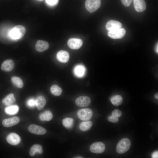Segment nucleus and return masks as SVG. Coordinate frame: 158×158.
Returning a JSON list of instances; mask_svg holds the SVG:
<instances>
[{
	"label": "nucleus",
	"instance_id": "obj_1",
	"mask_svg": "<svg viewBox=\"0 0 158 158\" xmlns=\"http://www.w3.org/2000/svg\"><path fill=\"white\" fill-rule=\"evenodd\" d=\"M25 28L21 25H18L14 27L10 31L9 35L13 40H17L22 38L26 32Z\"/></svg>",
	"mask_w": 158,
	"mask_h": 158
},
{
	"label": "nucleus",
	"instance_id": "obj_2",
	"mask_svg": "<svg viewBox=\"0 0 158 158\" xmlns=\"http://www.w3.org/2000/svg\"><path fill=\"white\" fill-rule=\"evenodd\" d=\"M131 145L130 140L127 138L122 139L118 142L116 146V151L119 154L126 152L129 150Z\"/></svg>",
	"mask_w": 158,
	"mask_h": 158
},
{
	"label": "nucleus",
	"instance_id": "obj_3",
	"mask_svg": "<svg viewBox=\"0 0 158 158\" xmlns=\"http://www.w3.org/2000/svg\"><path fill=\"white\" fill-rule=\"evenodd\" d=\"M101 4V0H86L85 5L87 10L92 13L99 8Z\"/></svg>",
	"mask_w": 158,
	"mask_h": 158
},
{
	"label": "nucleus",
	"instance_id": "obj_4",
	"mask_svg": "<svg viewBox=\"0 0 158 158\" xmlns=\"http://www.w3.org/2000/svg\"><path fill=\"white\" fill-rule=\"evenodd\" d=\"M92 110L88 108L80 109L77 112V116L78 118L83 121H87L90 119L92 117Z\"/></svg>",
	"mask_w": 158,
	"mask_h": 158
},
{
	"label": "nucleus",
	"instance_id": "obj_5",
	"mask_svg": "<svg viewBox=\"0 0 158 158\" xmlns=\"http://www.w3.org/2000/svg\"><path fill=\"white\" fill-rule=\"evenodd\" d=\"M105 149L104 144L100 142H96L93 143L90 146V151L94 153L100 154L103 152Z\"/></svg>",
	"mask_w": 158,
	"mask_h": 158
},
{
	"label": "nucleus",
	"instance_id": "obj_6",
	"mask_svg": "<svg viewBox=\"0 0 158 158\" xmlns=\"http://www.w3.org/2000/svg\"><path fill=\"white\" fill-rule=\"evenodd\" d=\"M126 32L125 30L121 28L109 31L107 33V35L109 37L113 39H120L125 35Z\"/></svg>",
	"mask_w": 158,
	"mask_h": 158
},
{
	"label": "nucleus",
	"instance_id": "obj_7",
	"mask_svg": "<svg viewBox=\"0 0 158 158\" xmlns=\"http://www.w3.org/2000/svg\"><path fill=\"white\" fill-rule=\"evenodd\" d=\"M82 40L79 38H71L67 42L69 47L73 49H77L80 48L83 44Z\"/></svg>",
	"mask_w": 158,
	"mask_h": 158
},
{
	"label": "nucleus",
	"instance_id": "obj_8",
	"mask_svg": "<svg viewBox=\"0 0 158 158\" xmlns=\"http://www.w3.org/2000/svg\"><path fill=\"white\" fill-rule=\"evenodd\" d=\"M28 130L31 133L38 135L44 134L47 132L46 129L44 128L34 124L30 125Z\"/></svg>",
	"mask_w": 158,
	"mask_h": 158
},
{
	"label": "nucleus",
	"instance_id": "obj_9",
	"mask_svg": "<svg viewBox=\"0 0 158 158\" xmlns=\"http://www.w3.org/2000/svg\"><path fill=\"white\" fill-rule=\"evenodd\" d=\"M91 102L90 98L87 96H82L77 98L75 100L76 104L79 107H85L89 105Z\"/></svg>",
	"mask_w": 158,
	"mask_h": 158
},
{
	"label": "nucleus",
	"instance_id": "obj_10",
	"mask_svg": "<svg viewBox=\"0 0 158 158\" xmlns=\"http://www.w3.org/2000/svg\"><path fill=\"white\" fill-rule=\"evenodd\" d=\"M122 27V24L120 22L114 20H109L107 23L106 25L107 30L109 31L120 28Z\"/></svg>",
	"mask_w": 158,
	"mask_h": 158
},
{
	"label": "nucleus",
	"instance_id": "obj_11",
	"mask_svg": "<svg viewBox=\"0 0 158 158\" xmlns=\"http://www.w3.org/2000/svg\"><path fill=\"white\" fill-rule=\"evenodd\" d=\"M6 140L9 144L12 145H16L20 141V137L15 133H11L8 135Z\"/></svg>",
	"mask_w": 158,
	"mask_h": 158
},
{
	"label": "nucleus",
	"instance_id": "obj_12",
	"mask_svg": "<svg viewBox=\"0 0 158 158\" xmlns=\"http://www.w3.org/2000/svg\"><path fill=\"white\" fill-rule=\"evenodd\" d=\"M19 121V118L15 116L4 120L2 121V124L5 127H9L16 125Z\"/></svg>",
	"mask_w": 158,
	"mask_h": 158
},
{
	"label": "nucleus",
	"instance_id": "obj_13",
	"mask_svg": "<svg viewBox=\"0 0 158 158\" xmlns=\"http://www.w3.org/2000/svg\"><path fill=\"white\" fill-rule=\"evenodd\" d=\"M134 7L138 12L144 11L146 8V4L145 0H133Z\"/></svg>",
	"mask_w": 158,
	"mask_h": 158
},
{
	"label": "nucleus",
	"instance_id": "obj_14",
	"mask_svg": "<svg viewBox=\"0 0 158 158\" xmlns=\"http://www.w3.org/2000/svg\"><path fill=\"white\" fill-rule=\"evenodd\" d=\"M56 58L61 63H65L68 61L69 55L68 52L64 50L59 51L56 54Z\"/></svg>",
	"mask_w": 158,
	"mask_h": 158
},
{
	"label": "nucleus",
	"instance_id": "obj_15",
	"mask_svg": "<svg viewBox=\"0 0 158 158\" xmlns=\"http://www.w3.org/2000/svg\"><path fill=\"white\" fill-rule=\"evenodd\" d=\"M49 47L48 43L46 41L38 40L35 45L36 50L39 52H43L47 49Z\"/></svg>",
	"mask_w": 158,
	"mask_h": 158
},
{
	"label": "nucleus",
	"instance_id": "obj_16",
	"mask_svg": "<svg viewBox=\"0 0 158 158\" xmlns=\"http://www.w3.org/2000/svg\"><path fill=\"white\" fill-rule=\"evenodd\" d=\"M14 67L13 61L10 59L5 61L2 63L1 68L2 70L6 72H10L12 70Z\"/></svg>",
	"mask_w": 158,
	"mask_h": 158
},
{
	"label": "nucleus",
	"instance_id": "obj_17",
	"mask_svg": "<svg viewBox=\"0 0 158 158\" xmlns=\"http://www.w3.org/2000/svg\"><path fill=\"white\" fill-rule=\"evenodd\" d=\"M46 104V100L45 97L42 96H40L36 99V106L39 110L42 109Z\"/></svg>",
	"mask_w": 158,
	"mask_h": 158
},
{
	"label": "nucleus",
	"instance_id": "obj_18",
	"mask_svg": "<svg viewBox=\"0 0 158 158\" xmlns=\"http://www.w3.org/2000/svg\"><path fill=\"white\" fill-rule=\"evenodd\" d=\"M13 94L11 93L8 95L2 100L3 103L5 105L8 106L12 105L15 101Z\"/></svg>",
	"mask_w": 158,
	"mask_h": 158
},
{
	"label": "nucleus",
	"instance_id": "obj_19",
	"mask_svg": "<svg viewBox=\"0 0 158 158\" xmlns=\"http://www.w3.org/2000/svg\"><path fill=\"white\" fill-rule=\"evenodd\" d=\"M36 152L40 154H41L42 153V148L40 145L38 144H35L30 148V154L31 156H33Z\"/></svg>",
	"mask_w": 158,
	"mask_h": 158
},
{
	"label": "nucleus",
	"instance_id": "obj_20",
	"mask_svg": "<svg viewBox=\"0 0 158 158\" xmlns=\"http://www.w3.org/2000/svg\"><path fill=\"white\" fill-rule=\"evenodd\" d=\"M19 109L18 107L16 105L8 106L5 109V113L9 115H13L18 113Z\"/></svg>",
	"mask_w": 158,
	"mask_h": 158
},
{
	"label": "nucleus",
	"instance_id": "obj_21",
	"mask_svg": "<svg viewBox=\"0 0 158 158\" xmlns=\"http://www.w3.org/2000/svg\"><path fill=\"white\" fill-rule=\"evenodd\" d=\"M40 119L42 121H49L53 118V115L49 111H46L41 113L39 116Z\"/></svg>",
	"mask_w": 158,
	"mask_h": 158
},
{
	"label": "nucleus",
	"instance_id": "obj_22",
	"mask_svg": "<svg viewBox=\"0 0 158 158\" xmlns=\"http://www.w3.org/2000/svg\"><path fill=\"white\" fill-rule=\"evenodd\" d=\"M110 99L112 104L116 106L120 105L123 102L122 98L119 95H116L112 96Z\"/></svg>",
	"mask_w": 158,
	"mask_h": 158
},
{
	"label": "nucleus",
	"instance_id": "obj_23",
	"mask_svg": "<svg viewBox=\"0 0 158 158\" xmlns=\"http://www.w3.org/2000/svg\"><path fill=\"white\" fill-rule=\"evenodd\" d=\"M85 71L84 67L81 65H78L75 68L74 72L76 76L80 77L83 76Z\"/></svg>",
	"mask_w": 158,
	"mask_h": 158
},
{
	"label": "nucleus",
	"instance_id": "obj_24",
	"mask_svg": "<svg viewBox=\"0 0 158 158\" xmlns=\"http://www.w3.org/2000/svg\"><path fill=\"white\" fill-rule=\"evenodd\" d=\"M50 92L53 95L56 96L60 95L62 91V89L58 86L54 85H52L50 88Z\"/></svg>",
	"mask_w": 158,
	"mask_h": 158
},
{
	"label": "nucleus",
	"instance_id": "obj_25",
	"mask_svg": "<svg viewBox=\"0 0 158 158\" xmlns=\"http://www.w3.org/2000/svg\"><path fill=\"white\" fill-rule=\"evenodd\" d=\"M92 126L91 121H84L82 122L79 125L80 129L83 131H86L89 130Z\"/></svg>",
	"mask_w": 158,
	"mask_h": 158
},
{
	"label": "nucleus",
	"instance_id": "obj_26",
	"mask_svg": "<svg viewBox=\"0 0 158 158\" xmlns=\"http://www.w3.org/2000/svg\"><path fill=\"white\" fill-rule=\"evenodd\" d=\"M11 80L13 84L17 87L21 88L23 87V83L20 78L17 76H13L12 77Z\"/></svg>",
	"mask_w": 158,
	"mask_h": 158
},
{
	"label": "nucleus",
	"instance_id": "obj_27",
	"mask_svg": "<svg viewBox=\"0 0 158 158\" xmlns=\"http://www.w3.org/2000/svg\"><path fill=\"white\" fill-rule=\"evenodd\" d=\"M74 123L73 119L71 118H66L62 121V124L65 127L69 128L72 127Z\"/></svg>",
	"mask_w": 158,
	"mask_h": 158
},
{
	"label": "nucleus",
	"instance_id": "obj_28",
	"mask_svg": "<svg viewBox=\"0 0 158 158\" xmlns=\"http://www.w3.org/2000/svg\"><path fill=\"white\" fill-rule=\"evenodd\" d=\"M27 106L29 108H34L36 106V100L33 98L29 99L27 101Z\"/></svg>",
	"mask_w": 158,
	"mask_h": 158
},
{
	"label": "nucleus",
	"instance_id": "obj_29",
	"mask_svg": "<svg viewBox=\"0 0 158 158\" xmlns=\"http://www.w3.org/2000/svg\"><path fill=\"white\" fill-rule=\"evenodd\" d=\"M59 0H46L47 4L50 6H54L57 4Z\"/></svg>",
	"mask_w": 158,
	"mask_h": 158
},
{
	"label": "nucleus",
	"instance_id": "obj_30",
	"mask_svg": "<svg viewBox=\"0 0 158 158\" xmlns=\"http://www.w3.org/2000/svg\"><path fill=\"white\" fill-rule=\"evenodd\" d=\"M122 115L121 111L117 109L114 110L112 112L111 115L116 117L118 118L121 116Z\"/></svg>",
	"mask_w": 158,
	"mask_h": 158
},
{
	"label": "nucleus",
	"instance_id": "obj_31",
	"mask_svg": "<svg viewBox=\"0 0 158 158\" xmlns=\"http://www.w3.org/2000/svg\"><path fill=\"white\" fill-rule=\"evenodd\" d=\"M108 120L109 122L113 123H117L119 120L118 117H115L112 115L108 116Z\"/></svg>",
	"mask_w": 158,
	"mask_h": 158
},
{
	"label": "nucleus",
	"instance_id": "obj_32",
	"mask_svg": "<svg viewBox=\"0 0 158 158\" xmlns=\"http://www.w3.org/2000/svg\"><path fill=\"white\" fill-rule=\"evenodd\" d=\"M133 0H121L122 4L125 6L128 7L130 6Z\"/></svg>",
	"mask_w": 158,
	"mask_h": 158
},
{
	"label": "nucleus",
	"instance_id": "obj_33",
	"mask_svg": "<svg viewBox=\"0 0 158 158\" xmlns=\"http://www.w3.org/2000/svg\"><path fill=\"white\" fill-rule=\"evenodd\" d=\"M152 157L153 158H157L158 157V151H156L153 152L152 154Z\"/></svg>",
	"mask_w": 158,
	"mask_h": 158
},
{
	"label": "nucleus",
	"instance_id": "obj_34",
	"mask_svg": "<svg viewBox=\"0 0 158 158\" xmlns=\"http://www.w3.org/2000/svg\"><path fill=\"white\" fill-rule=\"evenodd\" d=\"M158 44H157L156 45V47H155V51L157 53H158Z\"/></svg>",
	"mask_w": 158,
	"mask_h": 158
},
{
	"label": "nucleus",
	"instance_id": "obj_35",
	"mask_svg": "<svg viewBox=\"0 0 158 158\" xmlns=\"http://www.w3.org/2000/svg\"><path fill=\"white\" fill-rule=\"evenodd\" d=\"M154 97L156 99H158V93H157L156 94H155L154 95Z\"/></svg>",
	"mask_w": 158,
	"mask_h": 158
},
{
	"label": "nucleus",
	"instance_id": "obj_36",
	"mask_svg": "<svg viewBox=\"0 0 158 158\" xmlns=\"http://www.w3.org/2000/svg\"><path fill=\"white\" fill-rule=\"evenodd\" d=\"M76 157V158H83L81 157Z\"/></svg>",
	"mask_w": 158,
	"mask_h": 158
},
{
	"label": "nucleus",
	"instance_id": "obj_37",
	"mask_svg": "<svg viewBox=\"0 0 158 158\" xmlns=\"http://www.w3.org/2000/svg\"><path fill=\"white\" fill-rule=\"evenodd\" d=\"M38 1H42L43 0H37Z\"/></svg>",
	"mask_w": 158,
	"mask_h": 158
}]
</instances>
